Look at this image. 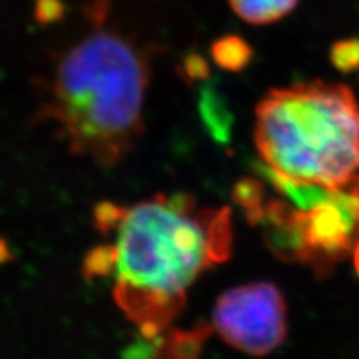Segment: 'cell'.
<instances>
[{"instance_id": "3", "label": "cell", "mask_w": 359, "mask_h": 359, "mask_svg": "<svg viewBox=\"0 0 359 359\" xmlns=\"http://www.w3.org/2000/svg\"><path fill=\"white\" fill-rule=\"evenodd\" d=\"M255 118V145L268 171L328 190L358 175L359 104L347 86L316 80L271 88Z\"/></svg>"}, {"instance_id": "1", "label": "cell", "mask_w": 359, "mask_h": 359, "mask_svg": "<svg viewBox=\"0 0 359 359\" xmlns=\"http://www.w3.org/2000/svg\"><path fill=\"white\" fill-rule=\"evenodd\" d=\"M93 219L105 241L86 255L83 274L112 280V298L144 339L170 328L190 287L233 252L232 210L183 192L132 205L102 202Z\"/></svg>"}, {"instance_id": "11", "label": "cell", "mask_w": 359, "mask_h": 359, "mask_svg": "<svg viewBox=\"0 0 359 359\" xmlns=\"http://www.w3.org/2000/svg\"><path fill=\"white\" fill-rule=\"evenodd\" d=\"M352 257H353V266H355V271L359 277V241L355 244L353 247V252H352Z\"/></svg>"}, {"instance_id": "5", "label": "cell", "mask_w": 359, "mask_h": 359, "mask_svg": "<svg viewBox=\"0 0 359 359\" xmlns=\"http://www.w3.org/2000/svg\"><path fill=\"white\" fill-rule=\"evenodd\" d=\"M294 264L328 274L359 241V175L310 210L295 207Z\"/></svg>"}, {"instance_id": "4", "label": "cell", "mask_w": 359, "mask_h": 359, "mask_svg": "<svg viewBox=\"0 0 359 359\" xmlns=\"http://www.w3.org/2000/svg\"><path fill=\"white\" fill-rule=\"evenodd\" d=\"M210 327L222 341L250 356H265L287 334L285 297L274 283L253 282L226 289L211 311Z\"/></svg>"}, {"instance_id": "6", "label": "cell", "mask_w": 359, "mask_h": 359, "mask_svg": "<svg viewBox=\"0 0 359 359\" xmlns=\"http://www.w3.org/2000/svg\"><path fill=\"white\" fill-rule=\"evenodd\" d=\"M212 334L210 323L196 325L192 330H168L154 339H145L150 343L147 359H201L202 349Z\"/></svg>"}, {"instance_id": "7", "label": "cell", "mask_w": 359, "mask_h": 359, "mask_svg": "<svg viewBox=\"0 0 359 359\" xmlns=\"http://www.w3.org/2000/svg\"><path fill=\"white\" fill-rule=\"evenodd\" d=\"M243 21L253 26L271 25L290 14L299 0H228Z\"/></svg>"}, {"instance_id": "9", "label": "cell", "mask_w": 359, "mask_h": 359, "mask_svg": "<svg viewBox=\"0 0 359 359\" xmlns=\"http://www.w3.org/2000/svg\"><path fill=\"white\" fill-rule=\"evenodd\" d=\"M232 198L243 208L245 219H252L265 202V187L257 178H241L232 190Z\"/></svg>"}, {"instance_id": "8", "label": "cell", "mask_w": 359, "mask_h": 359, "mask_svg": "<svg viewBox=\"0 0 359 359\" xmlns=\"http://www.w3.org/2000/svg\"><path fill=\"white\" fill-rule=\"evenodd\" d=\"M211 54L216 63L223 69L231 72H240L249 66L253 57V50L249 42L237 35H229L217 39L212 43Z\"/></svg>"}, {"instance_id": "2", "label": "cell", "mask_w": 359, "mask_h": 359, "mask_svg": "<svg viewBox=\"0 0 359 359\" xmlns=\"http://www.w3.org/2000/svg\"><path fill=\"white\" fill-rule=\"evenodd\" d=\"M88 20L42 78L36 120L74 156L112 168L142 135L153 47L109 25L108 0H96Z\"/></svg>"}, {"instance_id": "10", "label": "cell", "mask_w": 359, "mask_h": 359, "mask_svg": "<svg viewBox=\"0 0 359 359\" xmlns=\"http://www.w3.org/2000/svg\"><path fill=\"white\" fill-rule=\"evenodd\" d=\"M331 65L341 74L359 71V39H340L332 43L330 50Z\"/></svg>"}]
</instances>
